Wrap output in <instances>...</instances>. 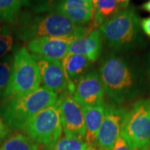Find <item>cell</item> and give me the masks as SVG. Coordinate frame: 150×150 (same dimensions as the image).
Instances as JSON below:
<instances>
[{"mask_svg": "<svg viewBox=\"0 0 150 150\" xmlns=\"http://www.w3.org/2000/svg\"><path fill=\"white\" fill-rule=\"evenodd\" d=\"M25 134L36 144L50 149L61 138L63 128L57 103L37 113L23 129Z\"/></svg>", "mask_w": 150, "mask_h": 150, "instance_id": "7", "label": "cell"}, {"mask_svg": "<svg viewBox=\"0 0 150 150\" xmlns=\"http://www.w3.org/2000/svg\"><path fill=\"white\" fill-rule=\"evenodd\" d=\"M95 2H96V0H93V4H95Z\"/></svg>", "mask_w": 150, "mask_h": 150, "instance_id": "31", "label": "cell"}, {"mask_svg": "<svg viewBox=\"0 0 150 150\" xmlns=\"http://www.w3.org/2000/svg\"><path fill=\"white\" fill-rule=\"evenodd\" d=\"M120 8L115 0H96L93 4V28H99L103 23L114 16Z\"/></svg>", "mask_w": 150, "mask_h": 150, "instance_id": "17", "label": "cell"}, {"mask_svg": "<svg viewBox=\"0 0 150 150\" xmlns=\"http://www.w3.org/2000/svg\"><path fill=\"white\" fill-rule=\"evenodd\" d=\"M13 56L6 55L0 60V99L2 100L10 83Z\"/></svg>", "mask_w": 150, "mask_h": 150, "instance_id": "20", "label": "cell"}, {"mask_svg": "<svg viewBox=\"0 0 150 150\" xmlns=\"http://www.w3.org/2000/svg\"><path fill=\"white\" fill-rule=\"evenodd\" d=\"M54 11L59 12L78 26L93 21V7L83 0H63Z\"/></svg>", "mask_w": 150, "mask_h": 150, "instance_id": "15", "label": "cell"}, {"mask_svg": "<svg viewBox=\"0 0 150 150\" xmlns=\"http://www.w3.org/2000/svg\"><path fill=\"white\" fill-rule=\"evenodd\" d=\"M13 44V38L8 33H0V59L10 52Z\"/></svg>", "mask_w": 150, "mask_h": 150, "instance_id": "23", "label": "cell"}, {"mask_svg": "<svg viewBox=\"0 0 150 150\" xmlns=\"http://www.w3.org/2000/svg\"><path fill=\"white\" fill-rule=\"evenodd\" d=\"M56 103L65 136L84 140L85 124L82 106L72 94L67 93L60 95Z\"/></svg>", "mask_w": 150, "mask_h": 150, "instance_id": "8", "label": "cell"}, {"mask_svg": "<svg viewBox=\"0 0 150 150\" xmlns=\"http://www.w3.org/2000/svg\"><path fill=\"white\" fill-rule=\"evenodd\" d=\"M47 150H93L83 139L64 136Z\"/></svg>", "mask_w": 150, "mask_h": 150, "instance_id": "21", "label": "cell"}, {"mask_svg": "<svg viewBox=\"0 0 150 150\" xmlns=\"http://www.w3.org/2000/svg\"><path fill=\"white\" fill-rule=\"evenodd\" d=\"M58 98L54 92L40 86L28 95L2 101L0 116L11 130H23L37 113L55 104Z\"/></svg>", "mask_w": 150, "mask_h": 150, "instance_id": "2", "label": "cell"}, {"mask_svg": "<svg viewBox=\"0 0 150 150\" xmlns=\"http://www.w3.org/2000/svg\"><path fill=\"white\" fill-rule=\"evenodd\" d=\"M0 150H39L38 144L26 135L14 134L0 145Z\"/></svg>", "mask_w": 150, "mask_h": 150, "instance_id": "19", "label": "cell"}, {"mask_svg": "<svg viewBox=\"0 0 150 150\" xmlns=\"http://www.w3.org/2000/svg\"><path fill=\"white\" fill-rule=\"evenodd\" d=\"M83 35L75 34L66 37H41L28 41L27 48L31 54L44 59L61 61L68 54L71 43Z\"/></svg>", "mask_w": 150, "mask_h": 150, "instance_id": "10", "label": "cell"}, {"mask_svg": "<svg viewBox=\"0 0 150 150\" xmlns=\"http://www.w3.org/2000/svg\"><path fill=\"white\" fill-rule=\"evenodd\" d=\"M140 27L145 34L150 38V17L144 18L140 21Z\"/></svg>", "mask_w": 150, "mask_h": 150, "instance_id": "26", "label": "cell"}, {"mask_svg": "<svg viewBox=\"0 0 150 150\" xmlns=\"http://www.w3.org/2000/svg\"><path fill=\"white\" fill-rule=\"evenodd\" d=\"M11 134V129L0 116V141L6 139Z\"/></svg>", "mask_w": 150, "mask_h": 150, "instance_id": "24", "label": "cell"}, {"mask_svg": "<svg viewBox=\"0 0 150 150\" xmlns=\"http://www.w3.org/2000/svg\"><path fill=\"white\" fill-rule=\"evenodd\" d=\"M103 48V38L98 29H93L85 35L74 39L69 48L68 54L83 55L92 63L99 58Z\"/></svg>", "mask_w": 150, "mask_h": 150, "instance_id": "13", "label": "cell"}, {"mask_svg": "<svg viewBox=\"0 0 150 150\" xmlns=\"http://www.w3.org/2000/svg\"><path fill=\"white\" fill-rule=\"evenodd\" d=\"M31 55L38 65L43 87L54 92L58 96L68 93V83L62 62L44 59L36 54Z\"/></svg>", "mask_w": 150, "mask_h": 150, "instance_id": "11", "label": "cell"}, {"mask_svg": "<svg viewBox=\"0 0 150 150\" xmlns=\"http://www.w3.org/2000/svg\"><path fill=\"white\" fill-rule=\"evenodd\" d=\"M142 8H143L145 11H147V12L150 13V0L149 1H148L147 3L144 4L143 6H142Z\"/></svg>", "mask_w": 150, "mask_h": 150, "instance_id": "29", "label": "cell"}, {"mask_svg": "<svg viewBox=\"0 0 150 150\" xmlns=\"http://www.w3.org/2000/svg\"><path fill=\"white\" fill-rule=\"evenodd\" d=\"M121 136L130 150H149L150 146V98L139 99L127 110Z\"/></svg>", "mask_w": 150, "mask_h": 150, "instance_id": "6", "label": "cell"}, {"mask_svg": "<svg viewBox=\"0 0 150 150\" xmlns=\"http://www.w3.org/2000/svg\"><path fill=\"white\" fill-rule=\"evenodd\" d=\"M112 150H130V149L127 144L126 141L123 139V137L120 135V137L116 141Z\"/></svg>", "mask_w": 150, "mask_h": 150, "instance_id": "25", "label": "cell"}, {"mask_svg": "<svg viewBox=\"0 0 150 150\" xmlns=\"http://www.w3.org/2000/svg\"><path fill=\"white\" fill-rule=\"evenodd\" d=\"M40 84L41 77L35 60L27 47H21L13 55L10 83L2 101L32 93Z\"/></svg>", "mask_w": 150, "mask_h": 150, "instance_id": "5", "label": "cell"}, {"mask_svg": "<svg viewBox=\"0 0 150 150\" xmlns=\"http://www.w3.org/2000/svg\"><path fill=\"white\" fill-rule=\"evenodd\" d=\"M106 106L107 103L103 101L95 105L83 108L85 124L84 141L93 150H97V135L102 124Z\"/></svg>", "mask_w": 150, "mask_h": 150, "instance_id": "16", "label": "cell"}, {"mask_svg": "<svg viewBox=\"0 0 150 150\" xmlns=\"http://www.w3.org/2000/svg\"><path fill=\"white\" fill-rule=\"evenodd\" d=\"M149 150H150V149H149Z\"/></svg>", "mask_w": 150, "mask_h": 150, "instance_id": "32", "label": "cell"}, {"mask_svg": "<svg viewBox=\"0 0 150 150\" xmlns=\"http://www.w3.org/2000/svg\"><path fill=\"white\" fill-rule=\"evenodd\" d=\"M127 109L114 103L107 104L102 124L97 135V150H112L121 135Z\"/></svg>", "mask_w": 150, "mask_h": 150, "instance_id": "9", "label": "cell"}, {"mask_svg": "<svg viewBox=\"0 0 150 150\" xmlns=\"http://www.w3.org/2000/svg\"><path fill=\"white\" fill-rule=\"evenodd\" d=\"M62 64L68 83V93L73 95L78 82L89 72L92 62L83 55L67 54Z\"/></svg>", "mask_w": 150, "mask_h": 150, "instance_id": "14", "label": "cell"}, {"mask_svg": "<svg viewBox=\"0 0 150 150\" xmlns=\"http://www.w3.org/2000/svg\"><path fill=\"white\" fill-rule=\"evenodd\" d=\"M92 31L88 28L78 26L64 15L56 11L31 13L22 17L18 36L29 41L41 37H66L70 35H85Z\"/></svg>", "mask_w": 150, "mask_h": 150, "instance_id": "3", "label": "cell"}, {"mask_svg": "<svg viewBox=\"0 0 150 150\" xmlns=\"http://www.w3.org/2000/svg\"><path fill=\"white\" fill-rule=\"evenodd\" d=\"M140 28L137 13L134 8L128 7L103 23L98 31L109 48L125 51L138 46L143 41Z\"/></svg>", "mask_w": 150, "mask_h": 150, "instance_id": "4", "label": "cell"}, {"mask_svg": "<svg viewBox=\"0 0 150 150\" xmlns=\"http://www.w3.org/2000/svg\"><path fill=\"white\" fill-rule=\"evenodd\" d=\"M129 1L130 0H115V2L118 4V8H120V10L124 9V8H126L129 7Z\"/></svg>", "mask_w": 150, "mask_h": 150, "instance_id": "28", "label": "cell"}, {"mask_svg": "<svg viewBox=\"0 0 150 150\" xmlns=\"http://www.w3.org/2000/svg\"><path fill=\"white\" fill-rule=\"evenodd\" d=\"M29 0H0V22L15 23Z\"/></svg>", "mask_w": 150, "mask_h": 150, "instance_id": "18", "label": "cell"}, {"mask_svg": "<svg viewBox=\"0 0 150 150\" xmlns=\"http://www.w3.org/2000/svg\"><path fill=\"white\" fill-rule=\"evenodd\" d=\"M146 79H147L148 85L150 89V52L148 55V59L146 62Z\"/></svg>", "mask_w": 150, "mask_h": 150, "instance_id": "27", "label": "cell"}, {"mask_svg": "<svg viewBox=\"0 0 150 150\" xmlns=\"http://www.w3.org/2000/svg\"><path fill=\"white\" fill-rule=\"evenodd\" d=\"M63 0H29L28 8H31L34 13H41L54 11Z\"/></svg>", "mask_w": 150, "mask_h": 150, "instance_id": "22", "label": "cell"}, {"mask_svg": "<svg viewBox=\"0 0 150 150\" xmlns=\"http://www.w3.org/2000/svg\"><path fill=\"white\" fill-rule=\"evenodd\" d=\"M105 93L116 105H121L138 96L143 88L139 70L129 60L112 54L108 56L99 69Z\"/></svg>", "mask_w": 150, "mask_h": 150, "instance_id": "1", "label": "cell"}, {"mask_svg": "<svg viewBox=\"0 0 150 150\" xmlns=\"http://www.w3.org/2000/svg\"><path fill=\"white\" fill-rule=\"evenodd\" d=\"M73 96L82 108L104 101V88L99 74L95 70L89 71L78 82Z\"/></svg>", "mask_w": 150, "mask_h": 150, "instance_id": "12", "label": "cell"}, {"mask_svg": "<svg viewBox=\"0 0 150 150\" xmlns=\"http://www.w3.org/2000/svg\"><path fill=\"white\" fill-rule=\"evenodd\" d=\"M83 1H84V2H86V3H88V4H91V5H93V0H83Z\"/></svg>", "mask_w": 150, "mask_h": 150, "instance_id": "30", "label": "cell"}]
</instances>
